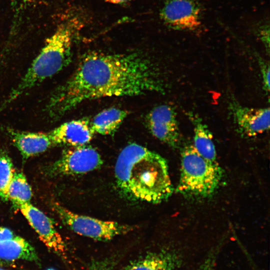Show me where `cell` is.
I'll return each mask as SVG.
<instances>
[{"instance_id": "cell-1", "label": "cell", "mask_w": 270, "mask_h": 270, "mask_svg": "<svg viewBox=\"0 0 270 270\" xmlns=\"http://www.w3.org/2000/svg\"><path fill=\"white\" fill-rule=\"evenodd\" d=\"M164 91L153 64L142 54L94 51L82 57L74 74L54 90L46 110L56 119L88 100Z\"/></svg>"}, {"instance_id": "cell-2", "label": "cell", "mask_w": 270, "mask_h": 270, "mask_svg": "<svg viewBox=\"0 0 270 270\" xmlns=\"http://www.w3.org/2000/svg\"><path fill=\"white\" fill-rule=\"evenodd\" d=\"M115 176L120 190L133 200L158 204L166 200L174 192L166 159L136 144L122 150Z\"/></svg>"}, {"instance_id": "cell-3", "label": "cell", "mask_w": 270, "mask_h": 270, "mask_svg": "<svg viewBox=\"0 0 270 270\" xmlns=\"http://www.w3.org/2000/svg\"><path fill=\"white\" fill-rule=\"evenodd\" d=\"M76 18L60 24L48 37L18 84L0 105V112L25 92L60 71L70 62L73 40L79 28Z\"/></svg>"}, {"instance_id": "cell-4", "label": "cell", "mask_w": 270, "mask_h": 270, "mask_svg": "<svg viewBox=\"0 0 270 270\" xmlns=\"http://www.w3.org/2000/svg\"><path fill=\"white\" fill-rule=\"evenodd\" d=\"M222 176V170L217 162H210L202 157L192 144L182 148L176 192L196 198L210 196L218 188Z\"/></svg>"}, {"instance_id": "cell-5", "label": "cell", "mask_w": 270, "mask_h": 270, "mask_svg": "<svg viewBox=\"0 0 270 270\" xmlns=\"http://www.w3.org/2000/svg\"><path fill=\"white\" fill-rule=\"evenodd\" d=\"M52 208L70 230L78 234L93 239L107 240L126 234L134 226L115 222L104 221L71 212L58 203H54Z\"/></svg>"}, {"instance_id": "cell-6", "label": "cell", "mask_w": 270, "mask_h": 270, "mask_svg": "<svg viewBox=\"0 0 270 270\" xmlns=\"http://www.w3.org/2000/svg\"><path fill=\"white\" fill-rule=\"evenodd\" d=\"M102 164L100 154L93 148L86 145L72 146L64 152L48 172L52 175L83 174L98 168Z\"/></svg>"}, {"instance_id": "cell-7", "label": "cell", "mask_w": 270, "mask_h": 270, "mask_svg": "<svg viewBox=\"0 0 270 270\" xmlns=\"http://www.w3.org/2000/svg\"><path fill=\"white\" fill-rule=\"evenodd\" d=\"M146 124L152 134L169 146H180L182 138L174 109L168 104L153 108L146 115Z\"/></svg>"}, {"instance_id": "cell-8", "label": "cell", "mask_w": 270, "mask_h": 270, "mask_svg": "<svg viewBox=\"0 0 270 270\" xmlns=\"http://www.w3.org/2000/svg\"><path fill=\"white\" fill-rule=\"evenodd\" d=\"M160 16L164 22L173 29L192 30L200 24L201 8L196 0H168Z\"/></svg>"}, {"instance_id": "cell-9", "label": "cell", "mask_w": 270, "mask_h": 270, "mask_svg": "<svg viewBox=\"0 0 270 270\" xmlns=\"http://www.w3.org/2000/svg\"><path fill=\"white\" fill-rule=\"evenodd\" d=\"M39 238L50 250L58 254L66 250L65 244L52 220L30 202L18 207Z\"/></svg>"}, {"instance_id": "cell-10", "label": "cell", "mask_w": 270, "mask_h": 270, "mask_svg": "<svg viewBox=\"0 0 270 270\" xmlns=\"http://www.w3.org/2000/svg\"><path fill=\"white\" fill-rule=\"evenodd\" d=\"M230 110L238 131L242 135L254 136L269 130V108H250L233 102Z\"/></svg>"}, {"instance_id": "cell-11", "label": "cell", "mask_w": 270, "mask_h": 270, "mask_svg": "<svg viewBox=\"0 0 270 270\" xmlns=\"http://www.w3.org/2000/svg\"><path fill=\"white\" fill-rule=\"evenodd\" d=\"M48 132L54 146H72L86 145L92 140L94 134L89 122L82 119L63 123Z\"/></svg>"}, {"instance_id": "cell-12", "label": "cell", "mask_w": 270, "mask_h": 270, "mask_svg": "<svg viewBox=\"0 0 270 270\" xmlns=\"http://www.w3.org/2000/svg\"><path fill=\"white\" fill-rule=\"evenodd\" d=\"M8 132L14 145L25 158L44 152L54 146L49 132L10 129Z\"/></svg>"}, {"instance_id": "cell-13", "label": "cell", "mask_w": 270, "mask_h": 270, "mask_svg": "<svg viewBox=\"0 0 270 270\" xmlns=\"http://www.w3.org/2000/svg\"><path fill=\"white\" fill-rule=\"evenodd\" d=\"M181 260L176 254L168 251L152 252L131 262L124 270H175Z\"/></svg>"}, {"instance_id": "cell-14", "label": "cell", "mask_w": 270, "mask_h": 270, "mask_svg": "<svg viewBox=\"0 0 270 270\" xmlns=\"http://www.w3.org/2000/svg\"><path fill=\"white\" fill-rule=\"evenodd\" d=\"M188 116L194 128V148L205 159L216 162V154L212 136L207 126L197 114L190 112Z\"/></svg>"}, {"instance_id": "cell-15", "label": "cell", "mask_w": 270, "mask_h": 270, "mask_svg": "<svg viewBox=\"0 0 270 270\" xmlns=\"http://www.w3.org/2000/svg\"><path fill=\"white\" fill-rule=\"evenodd\" d=\"M0 258L36 261L38 257L34 248L26 240L15 235L10 240L0 242Z\"/></svg>"}, {"instance_id": "cell-16", "label": "cell", "mask_w": 270, "mask_h": 270, "mask_svg": "<svg viewBox=\"0 0 270 270\" xmlns=\"http://www.w3.org/2000/svg\"><path fill=\"white\" fill-rule=\"evenodd\" d=\"M128 115L124 110L112 108L97 114L90 124L94 132L102 135L114 134Z\"/></svg>"}, {"instance_id": "cell-17", "label": "cell", "mask_w": 270, "mask_h": 270, "mask_svg": "<svg viewBox=\"0 0 270 270\" xmlns=\"http://www.w3.org/2000/svg\"><path fill=\"white\" fill-rule=\"evenodd\" d=\"M32 192L26 176L23 173L16 172L8 187L6 197L18 208L30 202Z\"/></svg>"}, {"instance_id": "cell-18", "label": "cell", "mask_w": 270, "mask_h": 270, "mask_svg": "<svg viewBox=\"0 0 270 270\" xmlns=\"http://www.w3.org/2000/svg\"><path fill=\"white\" fill-rule=\"evenodd\" d=\"M16 171L12 160L4 152L0 151V198L8 200L6 192Z\"/></svg>"}, {"instance_id": "cell-19", "label": "cell", "mask_w": 270, "mask_h": 270, "mask_svg": "<svg viewBox=\"0 0 270 270\" xmlns=\"http://www.w3.org/2000/svg\"><path fill=\"white\" fill-rule=\"evenodd\" d=\"M216 258V252H212L196 270H214Z\"/></svg>"}, {"instance_id": "cell-20", "label": "cell", "mask_w": 270, "mask_h": 270, "mask_svg": "<svg viewBox=\"0 0 270 270\" xmlns=\"http://www.w3.org/2000/svg\"><path fill=\"white\" fill-rule=\"evenodd\" d=\"M258 35L260 40L264 44L266 48L269 50V26L268 24H264L260 26L258 30Z\"/></svg>"}, {"instance_id": "cell-21", "label": "cell", "mask_w": 270, "mask_h": 270, "mask_svg": "<svg viewBox=\"0 0 270 270\" xmlns=\"http://www.w3.org/2000/svg\"><path fill=\"white\" fill-rule=\"evenodd\" d=\"M112 264L110 260H103L94 262L88 270H112Z\"/></svg>"}, {"instance_id": "cell-22", "label": "cell", "mask_w": 270, "mask_h": 270, "mask_svg": "<svg viewBox=\"0 0 270 270\" xmlns=\"http://www.w3.org/2000/svg\"><path fill=\"white\" fill-rule=\"evenodd\" d=\"M264 86L267 92L270 90V68L268 64L262 65Z\"/></svg>"}, {"instance_id": "cell-23", "label": "cell", "mask_w": 270, "mask_h": 270, "mask_svg": "<svg viewBox=\"0 0 270 270\" xmlns=\"http://www.w3.org/2000/svg\"><path fill=\"white\" fill-rule=\"evenodd\" d=\"M14 236V234L10 229L0 227V242L10 240Z\"/></svg>"}, {"instance_id": "cell-24", "label": "cell", "mask_w": 270, "mask_h": 270, "mask_svg": "<svg viewBox=\"0 0 270 270\" xmlns=\"http://www.w3.org/2000/svg\"><path fill=\"white\" fill-rule=\"evenodd\" d=\"M14 6H18L23 8L34 4L38 0H9Z\"/></svg>"}, {"instance_id": "cell-25", "label": "cell", "mask_w": 270, "mask_h": 270, "mask_svg": "<svg viewBox=\"0 0 270 270\" xmlns=\"http://www.w3.org/2000/svg\"><path fill=\"white\" fill-rule=\"evenodd\" d=\"M105 2L112 4H124L128 2L130 0H104Z\"/></svg>"}, {"instance_id": "cell-26", "label": "cell", "mask_w": 270, "mask_h": 270, "mask_svg": "<svg viewBox=\"0 0 270 270\" xmlns=\"http://www.w3.org/2000/svg\"><path fill=\"white\" fill-rule=\"evenodd\" d=\"M46 270H56L53 269V268H48V269Z\"/></svg>"}, {"instance_id": "cell-27", "label": "cell", "mask_w": 270, "mask_h": 270, "mask_svg": "<svg viewBox=\"0 0 270 270\" xmlns=\"http://www.w3.org/2000/svg\"><path fill=\"white\" fill-rule=\"evenodd\" d=\"M0 270H4V268H0Z\"/></svg>"}]
</instances>
